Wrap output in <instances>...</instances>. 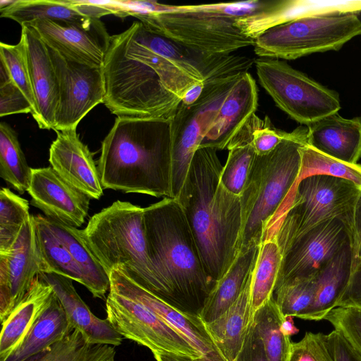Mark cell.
<instances>
[{"instance_id":"cell-39","label":"cell","mask_w":361,"mask_h":361,"mask_svg":"<svg viewBox=\"0 0 361 361\" xmlns=\"http://www.w3.org/2000/svg\"><path fill=\"white\" fill-rule=\"evenodd\" d=\"M300 151V180L312 175H329L350 180L361 189V165L336 160L317 151L308 144L302 146Z\"/></svg>"},{"instance_id":"cell-50","label":"cell","mask_w":361,"mask_h":361,"mask_svg":"<svg viewBox=\"0 0 361 361\" xmlns=\"http://www.w3.org/2000/svg\"><path fill=\"white\" fill-rule=\"evenodd\" d=\"M152 353L157 361H195L191 357L171 353L154 352Z\"/></svg>"},{"instance_id":"cell-9","label":"cell","mask_w":361,"mask_h":361,"mask_svg":"<svg viewBox=\"0 0 361 361\" xmlns=\"http://www.w3.org/2000/svg\"><path fill=\"white\" fill-rule=\"evenodd\" d=\"M360 35L361 20L355 13L310 16L269 28L255 39L253 47L259 57L293 60L338 51Z\"/></svg>"},{"instance_id":"cell-34","label":"cell","mask_w":361,"mask_h":361,"mask_svg":"<svg viewBox=\"0 0 361 361\" xmlns=\"http://www.w3.org/2000/svg\"><path fill=\"white\" fill-rule=\"evenodd\" d=\"M0 176L20 194L27 191L32 177L17 133L5 122L0 123Z\"/></svg>"},{"instance_id":"cell-17","label":"cell","mask_w":361,"mask_h":361,"mask_svg":"<svg viewBox=\"0 0 361 361\" xmlns=\"http://www.w3.org/2000/svg\"><path fill=\"white\" fill-rule=\"evenodd\" d=\"M109 279L110 290L137 300L152 310L192 344L202 357L201 361H227L200 317L188 314L176 309L118 269L111 271Z\"/></svg>"},{"instance_id":"cell-36","label":"cell","mask_w":361,"mask_h":361,"mask_svg":"<svg viewBox=\"0 0 361 361\" xmlns=\"http://www.w3.org/2000/svg\"><path fill=\"white\" fill-rule=\"evenodd\" d=\"M284 319L273 297L253 314L269 361H287L288 358L292 342L281 331Z\"/></svg>"},{"instance_id":"cell-26","label":"cell","mask_w":361,"mask_h":361,"mask_svg":"<svg viewBox=\"0 0 361 361\" xmlns=\"http://www.w3.org/2000/svg\"><path fill=\"white\" fill-rule=\"evenodd\" d=\"M252 274L237 300L217 319L205 324L215 345L227 361H235L253 318Z\"/></svg>"},{"instance_id":"cell-52","label":"cell","mask_w":361,"mask_h":361,"mask_svg":"<svg viewBox=\"0 0 361 361\" xmlns=\"http://www.w3.org/2000/svg\"><path fill=\"white\" fill-rule=\"evenodd\" d=\"M105 361H115V356H113V357L106 360Z\"/></svg>"},{"instance_id":"cell-8","label":"cell","mask_w":361,"mask_h":361,"mask_svg":"<svg viewBox=\"0 0 361 361\" xmlns=\"http://www.w3.org/2000/svg\"><path fill=\"white\" fill-rule=\"evenodd\" d=\"M360 190L343 178L322 174L305 177L296 183L267 231L274 233L282 250L322 222L352 216Z\"/></svg>"},{"instance_id":"cell-42","label":"cell","mask_w":361,"mask_h":361,"mask_svg":"<svg viewBox=\"0 0 361 361\" xmlns=\"http://www.w3.org/2000/svg\"><path fill=\"white\" fill-rule=\"evenodd\" d=\"M287 361H335L328 334L307 332L300 341L291 343Z\"/></svg>"},{"instance_id":"cell-4","label":"cell","mask_w":361,"mask_h":361,"mask_svg":"<svg viewBox=\"0 0 361 361\" xmlns=\"http://www.w3.org/2000/svg\"><path fill=\"white\" fill-rule=\"evenodd\" d=\"M144 220L149 255L166 292L164 302L200 317L216 283L207 274L181 205L175 198H163L144 208Z\"/></svg>"},{"instance_id":"cell-21","label":"cell","mask_w":361,"mask_h":361,"mask_svg":"<svg viewBox=\"0 0 361 361\" xmlns=\"http://www.w3.org/2000/svg\"><path fill=\"white\" fill-rule=\"evenodd\" d=\"M257 104L255 80L248 72L241 73L224 99L200 147L226 149L233 137L255 114Z\"/></svg>"},{"instance_id":"cell-43","label":"cell","mask_w":361,"mask_h":361,"mask_svg":"<svg viewBox=\"0 0 361 361\" xmlns=\"http://www.w3.org/2000/svg\"><path fill=\"white\" fill-rule=\"evenodd\" d=\"M32 114V106L23 92L10 81L0 85V116Z\"/></svg>"},{"instance_id":"cell-2","label":"cell","mask_w":361,"mask_h":361,"mask_svg":"<svg viewBox=\"0 0 361 361\" xmlns=\"http://www.w3.org/2000/svg\"><path fill=\"white\" fill-rule=\"evenodd\" d=\"M222 167L216 149L199 147L175 198L184 211L207 274L214 283L237 257L243 227L240 197L221 184Z\"/></svg>"},{"instance_id":"cell-48","label":"cell","mask_w":361,"mask_h":361,"mask_svg":"<svg viewBox=\"0 0 361 361\" xmlns=\"http://www.w3.org/2000/svg\"><path fill=\"white\" fill-rule=\"evenodd\" d=\"M354 255L361 257V190L353 213Z\"/></svg>"},{"instance_id":"cell-3","label":"cell","mask_w":361,"mask_h":361,"mask_svg":"<svg viewBox=\"0 0 361 361\" xmlns=\"http://www.w3.org/2000/svg\"><path fill=\"white\" fill-rule=\"evenodd\" d=\"M97 166L104 189L173 198L171 121L117 117Z\"/></svg>"},{"instance_id":"cell-11","label":"cell","mask_w":361,"mask_h":361,"mask_svg":"<svg viewBox=\"0 0 361 361\" xmlns=\"http://www.w3.org/2000/svg\"><path fill=\"white\" fill-rule=\"evenodd\" d=\"M240 74H232L204 83L202 94L191 105L180 102L171 121L173 198L180 192L195 152Z\"/></svg>"},{"instance_id":"cell-27","label":"cell","mask_w":361,"mask_h":361,"mask_svg":"<svg viewBox=\"0 0 361 361\" xmlns=\"http://www.w3.org/2000/svg\"><path fill=\"white\" fill-rule=\"evenodd\" d=\"M259 246L241 249L229 269L216 283L200 316L205 324L217 319L237 300L252 272Z\"/></svg>"},{"instance_id":"cell-25","label":"cell","mask_w":361,"mask_h":361,"mask_svg":"<svg viewBox=\"0 0 361 361\" xmlns=\"http://www.w3.org/2000/svg\"><path fill=\"white\" fill-rule=\"evenodd\" d=\"M353 262V244H350L343 247L315 274L313 302L302 319H324L329 312L338 307L350 280Z\"/></svg>"},{"instance_id":"cell-32","label":"cell","mask_w":361,"mask_h":361,"mask_svg":"<svg viewBox=\"0 0 361 361\" xmlns=\"http://www.w3.org/2000/svg\"><path fill=\"white\" fill-rule=\"evenodd\" d=\"M39 252L49 273H55L75 281L84 286L82 272L63 243L49 228L47 217L31 215Z\"/></svg>"},{"instance_id":"cell-19","label":"cell","mask_w":361,"mask_h":361,"mask_svg":"<svg viewBox=\"0 0 361 361\" xmlns=\"http://www.w3.org/2000/svg\"><path fill=\"white\" fill-rule=\"evenodd\" d=\"M49 148L51 167L67 183L91 199L104 193L100 176L92 154L76 130L56 131Z\"/></svg>"},{"instance_id":"cell-22","label":"cell","mask_w":361,"mask_h":361,"mask_svg":"<svg viewBox=\"0 0 361 361\" xmlns=\"http://www.w3.org/2000/svg\"><path fill=\"white\" fill-rule=\"evenodd\" d=\"M38 276L51 286L70 324L89 343L114 347L121 344L123 336L106 319H100L92 312L75 289L72 279L55 273H42Z\"/></svg>"},{"instance_id":"cell-5","label":"cell","mask_w":361,"mask_h":361,"mask_svg":"<svg viewBox=\"0 0 361 361\" xmlns=\"http://www.w3.org/2000/svg\"><path fill=\"white\" fill-rule=\"evenodd\" d=\"M273 3L250 0L176 6L149 1L145 13L133 16L156 32L200 52L230 54L255 44V39L242 32L238 21Z\"/></svg>"},{"instance_id":"cell-24","label":"cell","mask_w":361,"mask_h":361,"mask_svg":"<svg viewBox=\"0 0 361 361\" xmlns=\"http://www.w3.org/2000/svg\"><path fill=\"white\" fill-rule=\"evenodd\" d=\"M54 293L51 286L37 276L23 299L1 321L0 361H5L22 343Z\"/></svg>"},{"instance_id":"cell-33","label":"cell","mask_w":361,"mask_h":361,"mask_svg":"<svg viewBox=\"0 0 361 361\" xmlns=\"http://www.w3.org/2000/svg\"><path fill=\"white\" fill-rule=\"evenodd\" d=\"M115 354L114 346L90 344L74 330L63 339L23 361H105Z\"/></svg>"},{"instance_id":"cell-14","label":"cell","mask_w":361,"mask_h":361,"mask_svg":"<svg viewBox=\"0 0 361 361\" xmlns=\"http://www.w3.org/2000/svg\"><path fill=\"white\" fill-rule=\"evenodd\" d=\"M47 47L59 88L54 130H76L80 121L94 107L104 103L105 88L102 68L71 60Z\"/></svg>"},{"instance_id":"cell-30","label":"cell","mask_w":361,"mask_h":361,"mask_svg":"<svg viewBox=\"0 0 361 361\" xmlns=\"http://www.w3.org/2000/svg\"><path fill=\"white\" fill-rule=\"evenodd\" d=\"M73 331L54 293L22 343L5 361H23L63 339Z\"/></svg>"},{"instance_id":"cell-41","label":"cell","mask_w":361,"mask_h":361,"mask_svg":"<svg viewBox=\"0 0 361 361\" xmlns=\"http://www.w3.org/2000/svg\"><path fill=\"white\" fill-rule=\"evenodd\" d=\"M334 329L361 355V308L354 306H338L325 317Z\"/></svg>"},{"instance_id":"cell-1","label":"cell","mask_w":361,"mask_h":361,"mask_svg":"<svg viewBox=\"0 0 361 361\" xmlns=\"http://www.w3.org/2000/svg\"><path fill=\"white\" fill-rule=\"evenodd\" d=\"M102 71L104 104L117 117L171 121L187 91L202 82L152 46L142 21L111 36Z\"/></svg>"},{"instance_id":"cell-51","label":"cell","mask_w":361,"mask_h":361,"mask_svg":"<svg viewBox=\"0 0 361 361\" xmlns=\"http://www.w3.org/2000/svg\"><path fill=\"white\" fill-rule=\"evenodd\" d=\"M293 318V317H286L281 327L282 332L288 336L296 334L299 331L294 325Z\"/></svg>"},{"instance_id":"cell-13","label":"cell","mask_w":361,"mask_h":361,"mask_svg":"<svg viewBox=\"0 0 361 361\" xmlns=\"http://www.w3.org/2000/svg\"><path fill=\"white\" fill-rule=\"evenodd\" d=\"M353 244V215L322 222L282 250L276 286L315 274L345 246Z\"/></svg>"},{"instance_id":"cell-10","label":"cell","mask_w":361,"mask_h":361,"mask_svg":"<svg viewBox=\"0 0 361 361\" xmlns=\"http://www.w3.org/2000/svg\"><path fill=\"white\" fill-rule=\"evenodd\" d=\"M255 66L261 86L276 106L306 126L341 109L338 94L278 59L259 57Z\"/></svg>"},{"instance_id":"cell-44","label":"cell","mask_w":361,"mask_h":361,"mask_svg":"<svg viewBox=\"0 0 361 361\" xmlns=\"http://www.w3.org/2000/svg\"><path fill=\"white\" fill-rule=\"evenodd\" d=\"M288 133L276 128L266 116L253 133L252 146L257 155L272 152L287 136Z\"/></svg>"},{"instance_id":"cell-45","label":"cell","mask_w":361,"mask_h":361,"mask_svg":"<svg viewBox=\"0 0 361 361\" xmlns=\"http://www.w3.org/2000/svg\"><path fill=\"white\" fill-rule=\"evenodd\" d=\"M235 361H269L253 318L247 329L242 348Z\"/></svg>"},{"instance_id":"cell-20","label":"cell","mask_w":361,"mask_h":361,"mask_svg":"<svg viewBox=\"0 0 361 361\" xmlns=\"http://www.w3.org/2000/svg\"><path fill=\"white\" fill-rule=\"evenodd\" d=\"M21 27L36 105L33 118L41 129L54 130L59 88L49 49L33 27L28 25Z\"/></svg>"},{"instance_id":"cell-49","label":"cell","mask_w":361,"mask_h":361,"mask_svg":"<svg viewBox=\"0 0 361 361\" xmlns=\"http://www.w3.org/2000/svg\"><path fill=\"white\" fill-rule=\"evenodd\" d=\"M204 87V83L200 82L192 86L181 99L185 105H191L195 103L202 94Z\"/></svg>"},{"instance_id":"cell-29","label":"cell","mask_w":361,"mask_h":361,"mask_svg":"<svg viewBox=\"0 0 361 361\" xmlns=\"http://www.w3.org/2000/svg\"><path fill=\"white\" fill-rule=\"evenodd\" d=\"M53 233L63 243L80 267L85 280V287L93 297L104 299L110 289L109 275L85 240L82 229L48 219Z\"/></svg>"},{"instance_id":"cell-16","label":"cell","mask_w":361,"mask_h":361,"mask_svg":"<svg viewBox=\"0 0 361 361\" xmlns=\"http://www.w3.org/2000/svg\"><path fill=\"white\" fill-rule=\"evenodd\" d=\"M42 273L49 271L39 252L30 217L11 250L0 254L1 322L23 299Z\"/></svg>"},{"instance_id":"cell-15","label":"cell","mask_w":361,"mask_h":361,"mask_svg":"<svg viewBox=\"0 0 361 361\" xmlns=\"http://www.w3.org/2000/svg\"><path fill=\"white\" fill-rule=\"evenodd\" d=\"M26 25L33 27L48 47L66 58L102 68L111 36L100 19L37 20Z\"/></svg>"},{"instance_id":"cell-7","label":"cell","mask_w":361,"mask_h":361,"mask_svg":"<svg viewBox=\"0 0 361 361\" xmlns=\"http://www.w3.org/2000/svg\"><path fill=\"white\" fill-rule=\"evenodd\" d=\"M82 233L109 275L118 269L165 300L164 285L149 255L144 208L116 200L92 216Z\"/></svg>"},{"instance_id":"cell-18","label":"cell","mask_w":361,"mask_h":361,"mask_svg":"<svg viewBox=\"0 0 361 361\" xmlns=\"http://www.w3.org/2000/svg\"><path fill=\"white\" fill-rule=\"evenodd\" d=\"M27 192L31 204L48 219L78 228L87 216L91 198L67 183L51 166L32 168Z\"/></svg>"},{"instance_id":"cell-35","label":"cell","mask_w":361,"mask_h":361,"mask_svg":"<svg viewBox=\"0 0 361 361\" xmlns=\"http://www.w3.org/2000/svg\"><path fill=\"white\" fill-rule=\"evenodd\" d=\"M1 17L15 20L21 26L37 20H75L82 16L73 1L18 0L0 9Z\"/></svg>"},{"instance_id":"cell-46","label":"cell","mask_w":361,"mask_h":361,"mask_svg":"<svg viewBox=\"0 0 361 361\" xmlns=\"http://www.w3.org/2000/svg\"><path fill=\"white\" fill-rule=\"evenodd\" d=\"M338 306H354L361 308V257L354 255L350 280Z\"/></svg>"},{"instance_id":"cell-40","label":"cell","mask_w":361,"mask_h":361,"mask_svg":"<svg viewBox=\"0 0 361 361\" xmlns=\"http://www.w3.org/2000/svg\"><path fill=\"white\" fill-rule=\"evenodd\" d=\"M1 62L6 66L11 81L23 92L32 108V117L36 112V105L30 77L25 45L20 35L16 44H0Z\"/></svg>"},{"instance_id":"cell-37","label":"cell","mask_w":361,"mask_h":361,"mask_svg":"<svg viewBox=\"0 0 361 361\" xmlns=\"http://www.w3.org/2000/svg\"><path fill=\"white\" fill-rule=\"evenodd\" d=\"M31 217L27 200L7 188L0 190V254L8 252Z\"/></svg>"},{"instance_id":"cell-47","label":"cell","mask_w":361,"mask_h":361,"mask_svg":"<svg viewBox=\"0 0 361 361\" xmlns=\"http://www.w3.org/2000/svg\"><path fill=\"white\" fill-rule=\"evenodd\" d=\"M329 345L335 361H361L360 355L336 330L328 334Z\"/></svg>"},{"instance_id":"cell-12","label":"cell","mask_w":361,"mask_h":361,"mask_svg":"<svg viewBox=\"0 0 361 361\" xmlns=\"http://www.w3.org/2000/svg\"><path fill=\"white\" fill-rule=\"evenodd\" d=\"M106 319L123 337L152 353H171L201 361L192 344L149 307L133 298L110 290L106 300Z\"/></svg>"},{"instance_id":"cell-23","label":"cell","mask_w":361,"mask_h":361,"mask_svg":"<svg viewBox=\"0 0 361 361\" xmlns=\"http://www.w3.org/2000/svg\"><path fill=\"white\" fill-rule=\"evenodd\" d=\"M307 127L308 145L317 151L349 164L361 157V117L344 118L337 112Z\"/></svg>"},{"instance_id":"cell-6","label":"cell","mask_w":361,"mask_h":361,"mask_svg":"<svg viewBox=\"0 0 361 361\" xmlns=\"http://www.w3.org/2000/svg\"><path fill=\"white\" fill-rule=\"evenodd\" d=\"M308 144V128L300 126L270 153L255 156L240 195L243 227L240 250L259 245L300 180V147Z\"/></svg>"},{"instance_id":"cell-38","label":"cell","mask_w":361,"mask_h":361,"mask_svg":"<svg viewBox=\"0 0 361 361\" xmlns=\"http://www.w3.org/2000/svg\"><path fill=\"white\" fill-rule=\"evenodd\" d=\"M315 293L314 275L288 281L275 287L273 298L283 317L302 319Z\"/></svg>"},{"instance_id":"cell-31","label":"cell","mask_w":361,"mask_h":361,"mask_svg":"<svg viewBox=\"0 0 361 361\" xmlns=\"http://www.w3.org/2000/svg\"><path fill=\"white\" fill-rule=\"evenodd\" d=\"M282 259V252L276 235L272 231H268L259 246L252 274L251 307L253 314L273 297Z\"/></svg>"},{"instance_id":"cell-28","label":"cell","mask_w":361,"mask_h":361,"mask_svg":"<svg viewBox=\"0 0 361 361\" xmlns=\"http://www.w3.org/2000/svg\"><path fill=\"white\" fill-rule=\"evenodd\" d=\"M361 12V0L276 1L269 11L258 15L254 24V32L259 35L276 25L295 19L317 16L355 13Z\"/></svg>"}]
</instances>
